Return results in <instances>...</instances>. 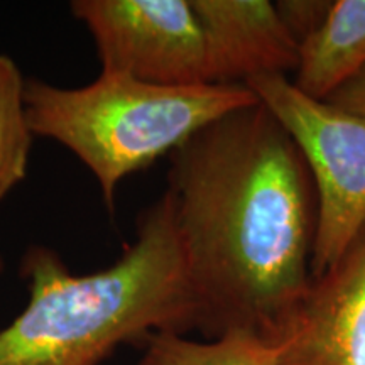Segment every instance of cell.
Here are the masks:
<instances>
[{
  "label": "cell",
  "mask_w": 365,
  "mask_h": 365,
  "mask_svg": "<svg viewBox=\"0 0 365 365\" xmlns=\"http://www.w3.org/2000/svg\"><path fill=\"white\" fill-rule=\"evenodd\" d=\"M2 266H4V264H2V259H0V271H2Z\"/></svg>",
  "instance_id": "obj_13"
},
{
  "label": "cell",
  "mask_w": 365,
  "mask_h": 365,
  "mask_svg": "<svg viewBox=\"0 0 365 365\" xmlns=\"http://www.w3.org/2000/svg\"><path fill=\"white\" fill-rule=\"evenodd\" d=\"M24 100L31 132L65 145L88 168L110 213L122 180L257 102L245 85L161 86L107 73L80 88L29 80Z\"/></svg>",
  "instance_id": "obj_3"
},
{
  "label": "cell",
  "mask_w": 365,
  "mask_h": 365,
  "mask_svg": "<svg viewBox=\"0 0 365 365\" xmlns=\"http://www.w3.org/2000/svg\"><path fill=\"white\" fill-rule=\"evenodd\" d=\"M282 24L301 46L327 21L331 0H279L274 4Z\"/></svg>",
  "instance_id": "obj_11"
},
{
  "label": "cell",
  "mask_w": 365,
  "mask_h": 365,
  "mask_svg": "<svg viewBox=\"0 0 365 365\" xmlns=\"http://www.w3.org/2000/svg\"><path fill=\"white\" fill-rule=\"evenodd\" d=\"M26 80L16 61L0 54V202L27 175L33 132L26 115Z\"/></svg>",
  "instance_id": "obj_10"
},
{
  "label": "cell",
  "mask_w": 365,
  "mask_h": 365,
  "mask_svg": "<svg viewBox=\"0 0 365 365\" xmlns=\"http://www.w3.org/2000/svg\"><path fill=\"white\" fill-rule=\"evenodd\" d=\"M29 301L0 330V365H100L153 333L186 335L200 307L186 266L175 196L164 191L112 266L73 274L53 249L22 255Z\"/></svg>",
  "instance_id": "obj_2"
},
{
  "label": "cell",
  "mask_w": 365,
  "mask_h": 365,
  "mask_svg": "<svg viewBox=\"0 0 365 365\" xmlns=\"http://www.w3.org/2000/svg\"><path fill=\"white\" fill-rule=\"evenodd\" d=\"M307 161L317 191L318 222L312 276L330 269L365 227V117L303 93L286 75L249 80Z\"/></svg>",
  "instance_id": "obj_4"
},
{
  "label": "cell",
  "mask_w": 365,
  "mask_h": 365,
  "mask_svg": "<svg viewBox=\"0 0 365 365\" xmlns=\"http://www.w3.org/2000/svg\"><path fill=\"white\" fill-rule=\"evenodd\" d=\"M279 365H365V227L313 277L279 344Z\"/></svg>",
  "instance_id": "obj_6"
},
{
  "label": "cell",
  "mask_w": 365,
  "mask_h": 365,
  "mask_svg": "<svg viewBox=\"0 0 365 365\" xmlns=\"http://www.w3.org/2000/svg\"><path fill=\"white\" fill-rule=\"evenodd\" d=\"M137 365H279V345L244 331H228L213 340L153 333L143 344Z\"/></svg>",
  "instance_id": "obj_9"
},
{
  "label": "cell",
  "mask_w": 365,
  "mask_h": 365,
  "mask_svg": "<svg viewBox=\"0 0 365 365\" xmlns=\"http://www.w3.org/2000/svg\"><path fill=\"white\" fill-rule=\"evenodd\" d=\"M207 39L212 85L296 71L299 44L267 0H191Z\"/></svg>",
  "instance_id": "obj_7"
},
{
  "label": "cell",
  "mask_w": 365,
  "mask_h": 365,
  "mask_svg": "<svg viewBox=\"0 0 365 365\" xmlns=\"http://www.w3.org/2000/svg\"><path fill=\"white\" fill-rule=\"evenodd\" d=\"M102 73L161 86L212 85L207 39L191 0H75Z\"/></svg>",
  "instance_id": "obj_5"
},
{
  "label": "cell",
  "mask_w": 365,
  "mask_h": 365,
  "mask_svg": "<svg viewBox=\"0 0 365 365\" xmlns=\"http://www.w3.org/2000/svg\"><path fill=\"white\" fill-rule=\"evenodd\" d=\"M365 66V0H335L327 21L299 46L293 83L327 100Z\"/></svg>",
  "instance_id": "obj_8"
},
{
  "label": "cell",
  "mask_w": 365,
  "mask_h": 365,
  "mask_svg": "<svg viewBox=\"0 0 365 365\" xmlns=\"http://www.w3.org/2000/svg\"><path fill=\"white\" fill-rule=\"evenodd\" d=\"M325 102L335 105L345 112L365 117V66L333 91Z\"/></svg>",
  "instance_id": "obj_12"
},
{
  "label": "cell",
  "mask_w": 365,
  "mask_h": 365,
  "mask_svg": "<svg viewBox=\"0 0 365 365\" xmlns=\"http://www.w3.org/2000/svg\"><path fill=\"white\" fill-rule=\"evenodd\" d=\"M186 266L207 340L244 331L279 345L312 284L317 191L264 105L237 108L170 154Z\"/></svg>",
  "instance_id": "obj_1"
}]
</instances>
